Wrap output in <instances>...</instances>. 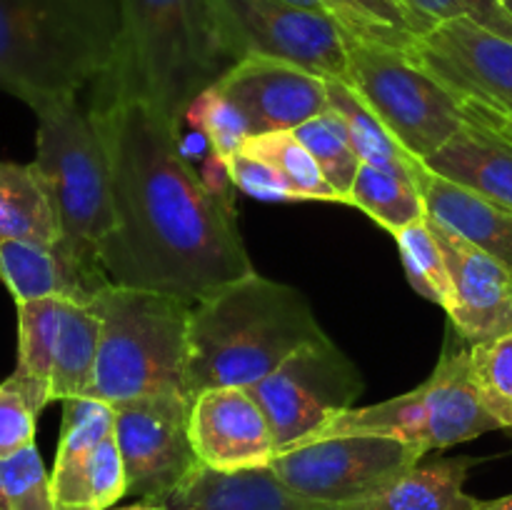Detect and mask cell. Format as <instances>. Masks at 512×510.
Here are the masks:
<instances>
[{
  "mask_svg": "<svg viewBox=\"0 0 512 510\" xmlns=\"http://www.w3.org/2000/svg\"><path fill=\"white\" fill-rule=\"evenodd\" d=\"M328 340L308 298L258 270L190 308L185 390L250 388L300 348Z\"/></svg>",
  "mask_w": 512,
  "mask_h": 510,
  "instance_id": "3",
  "label": "cell"
},
{
  "mask_svg": "<svg viewBox=\"0 0 512 510\" xmlns=\"http://www.w3.org/2000/svg\"><path fill=\"white\" fill-rule=\"evenodd\" d=\"M110 163L115 230L100 248L113 285L195 305L253 273L233 200L183 150V128L140 100L90 105Z\"/></svg>",
  "mask_w": 512,
  "mask_h": 510,
  "instance_id": "1",
  "label": "cell"
},
{
  "mask_svg": "<svg viewBox=\"0 0 512 510\" xmlns=\"http://www.w3.org/2000/svg\"><path fill=\"white\" fill-rule=\"evenodd\" d=\"M453 93L512 115V40L473 20H445L408 50Z\"/></svg>",
  "mask_w": 512,
  "mask_h": 510,
  "instance_id": "13",
  "label": "cell"
},
{
  "mask_svg": "<svg viewBox=\"0 0 512 510\" xmlns=\"http://www.w3.org/2000/svg\"><path fill=\"white\" fill-rule=\"evenodd\" d=\"M420 35L445 20H473L512 40V0H405Z\"/></svg>",
  "mask_w": 512,
  "mask_h": 510,
  "instance_id": "35",
  "label": "cell"
},
{
  "mask_svg": "<svg viewBox=\"0 0 512 510\" xmlns=\"http://www.w3.org/2000/svg\"><path fill=\"white\" fill-rule=\"evenodd\" d=\"M128 495V475H125L123 455H120L115 430L105 435L95 450L88 470V498L93 510H113Z\"/></svg>",
  "mask_w": 512,
  "mask_h": 510,
  "instance_id": "38",
  "label": "cell"
},
{
  "mask_svg": "<svg viewBox=\"0 0 512 510\" xmlns=\"http://www.w3.org/2000/svg\"><path fill=\"white\" fill-rule=\"evenodd\" d=\"M100 318L98 363L85 398L118 405L183 395L193 305L155 290L108 283L90 300ZM190 400V398H188Z\"/></svg>",
  "mask_w": 512,
  "mask_h": 510,
  "instance_id": "6",
  "label": "cell"
},
{
  "mask_svg": "<svg viewBox=\"0 0 512 510\" xmlns=\"http://www.w3.org/2000/svg\"><path fill=\"white\" fill-rule=\"evenodd\" d=\"M293 133L310 150L318 168L323 170L325 180L343 198V205H350V188H353L355 175L360 170V158L350 143L343 115L328 105L323 113L295 128Z\"/></svg>",
  "mask_w": 512,
  "mask_h": 510,
  "instance_id": "30",
  "label": "cell"
},
{
  "mask_svg": "<svg viewBox=\"0 0 512 510\" xmlns=\"http://www.w3.org/2000/svg\"><path fill=\"white\" fill-rule=\"evenodd\" d=\"M98 345L100 318L93 305L83 300L60 298L58 340H55L53 380H50L53 403L88 395L95 363H98Z\"/></svg>",
  "mask_w": 512,
  "mask_h": 510,
  "instance_id": "23",
  "label": "cell"
},
{
  "mask_svg": "<svg viewBox=\"0 0 512 510\" xmlns=\"http://www.w3.org/2000/svg\"><path fill=\"white\" fill-rule=\"evenodd\" d=\"M393 238L400 250V260H403L405 275H408V283L413 285V290H418L430 303L448 310L450 298H453V293H450L448 263H445L443 248H440L428 218L400 230Z\"/></svg>",
  "mask_w": 512,
  "mask_h": 510,
  "instance_id": "31",
  "label": "cell"
},
{
  "mask_svg": "<svg viewBox=\"0 0 512 510\" xmlns=\"http://www.w3.org/2000/svg\"><path fill=\"white\" fill-rule=\"evenodd\" d=\"M445 88H448V85H445ZM453 95L458 98L460 113H463V118L468 120V123L478 125V128L488 130V133L498 135V138H503L505 143L512 145V115L500 113V110L495 108H488V105L478 103V100L468 98V95H458V93Z\"/></svg>",
  "mask_w": 512,
  "mask_h": 510,
  "instance_id": "39",
  "label": "cell"
},
{
  "mask_svg": "<svg viewBox=\"0 0 512 510\" xmlns=\"http://www.w3.org/2000/svg\"><path fill=\"white\" fill-rule=\"evenodd\" d=\"M215 88L238 105L250 135L295 130L328 108V78L285 60H238Z\"/></svg>",
  "mask_w": 512,
  "mask_h": 510,
  "instance_id": "14",
  "label": "cell"
},
{
  "mask_svg": "<svg viewBox=\"0 0 512 510\" xmlns=\"http://www.w3.org/2000/svg\"><path fill=\"white\" fill-rule=\"evenodd\" d=\"M113 510H168L165 503H135L128 505V508H113Z\"/></svg>",
  "mask_w": 512,
  "mask_h": 510,
  "instance_id": "41",
  "label": "cell"
},
{
  "mask_svg": "<svg viewBox=\"0 0 512 510\" xmlns=\"http://www.w3.org/2000/svg\"><path fill=\"white\" fill-rule=\"evenodd\" d=\"M188 433L198 463L223 473L268 468L278 453L268 418L248 388H213L195 395Z\"/></svg>",
  "mask_w": 512,
  "mask_h": 510,
  "instance_id": "15",
  "label": "cell"
},
{
  "mask_svg": "<svg viewBox=\"0 0 512 510\" xmlns=\"http://www.w3.org/2000/svg\"><path fill=\"white\" fill-rule=\"evenodd\" d=\"M288 3H295V5H303V8L323 10V5H320V0H288Z\"/></svg>",
  "mask_w": 512,
  "mask_h": 510,
  "instance_id": "42",
  "label": "cell"
},
{
  "mask_svg": "<svg viewBox=\"0 0 512 510\" xmlns=\"http://www.w3.org/2000/svg\"><path fill=\"white\" fill-rule=\"evenodd\" d=\"M0 510H55L50 473L38 445L0 458Z\"/></svg>",
  "mask_w": 512,
  "mask_h": 510,
  "instance_id": "33",
  "label": "cell"
},
{
  "mask_svg": "<svg viewBox=\"0 0 512 510\" xmlns=\"http://www.w3.org/2000/svg\"><path fill=\"white\" fill-rule=\"evenodd\" d=\"M185 120H190L203 133L210 153L218 155L223 163H228L235 153H240L245 138L250 135L245 115L215 85H210L193 100Z\"/></svg>",
  "mask_w": 512,
  "mask_h": 510,
  "instance_id": "34",
  "label": "cell"
},
{
  "mask_svg": "<svg viewBox=\"0 0 512 510\" xmlns=\"http://www.w3.org/2000/svg\"><path fill=\"white\" fill-rule=\"evenodd\" d=\"M343 83L423 163L465 125L453 90L408 50L348 35V73Z\"/></svg>",
  "mask_w": 512,
  "mask_h": 510,
  "instance_id": "8",
  "label": "cell"
},
{
  "mask_svg": "<svg viewBox=\"0 0 512 510\" xmlns=\"http://www.w3.org/2000/svg\"><path fill=\"white\" fill-rule=\"evenodd\" d=\"M248 390L263 408L280 453L313 435L335 415L355 408L363 378L353 360L328 338L300 348Z\"/></svg>",
  "mask_w": 512,
  "mask_h": 510,
  "instance_id": "11",
  "label": "cell"
},
{
  "mask_svg": "<svg viewBox=\"0 0 512 510\" xmlns=\"http://www.w3.org/2000/svg\"><path fill=\"white\" fill-rule=\"evenodd\" d=\"M0 280L15 303L40 298H70L90 303L100 288L88 273L78 268L60 245L28 243V240L0 238Z\"/></svg>",
  "mask_w": 512,
  "mask_h": 510,
  "instance_id": "20",
  "label": "cell"
},
{
  "mask_svg": "<svg viewBox=\"0 0 512 510\" xmlns=\"http://www.w3.org/2000/svg\"><path fill=\"white\" fill-rule=\"evenodd\" d=\"M320 5L353 38L400 50H410L420 38V28L405 0H320Z\"/></svg>",
  "mask_w": 512,
  "mask_h": 510,
  "instance_id": "29",
  "label": "cell"
},
{
  "mask_svg": "<svg viewBox=\"0 0 512 510\" xmlns=\"http://www.w3.org/2000/svg\"><path fill=\"white\" fill-rule=\"evenodd\" d=\"M220 43L233 63L273 58L328 80L348 73V33L325 10L288 0H210Z\"/></svg>",
  "mask_w": 512,
  "mask_h": 510,
  "instance_id": "9",
  "label": "cell"
},
{
  "mask_svg": "<svg viewBox=\"0 0 512 510\" xmlns=\"http://www.w3.org/2000/svg\"><path fill=\"white\" fill-rule=\"evenodd\" d=\"M475 458H433L400 475L398 480L358 503L335 510H475L480 500L465 493Z\"/></svg>",
  "mask_w": 512,
  "mask_h": 510,
  "instance_id": "22",
  "label": "cell"
},
{
  "mask_svg": "<svg viewBox=\"0 0 512 510\" xmlns=\"http://www.w3.org/2000/svg\"><path fill=\"white\" fill-rule=\"evenodd\" d=\"M468 363L480 400L512 438V333L468 345Z\"/></svg>",
  "mask_w": 512,
  "mask_h": 510,
  "instance_id": "32",
  "label": "cell"
},
{
  "mask_svg": "<svg viewBox=\"0 0 512 510\" xmlns=\"http://www.w3.org/2000/svg\"><path fill=\"white\" fill-rule=\"evenodd\" d=\"M328 105L343 115L345 125H348L350 143H353L360 163L375 165V168L390 170V173L418 178V170L423 165V160H415L388 133V128L360 103L358 95L343 80H328Z\"/></svg>",
  "mask_w": 512,
  "mask_h": 510,
  "instance_id": "27",
  "label": "cell"
},
{
  "mask_svg": "<svg viewBox=\"0 0 512 510\" xmlns=\"http://www.w3.org/2000/svg\"><path fill=\"white\" fill-rule=\"evenodd\" d=\"M35 170L45 185L60 230V250L98 283H110L100 248L115 230L110 163L90 108L78 98L33 110Z\"/></svg>",
  "mask_w": 512,
  "mask_h": 510,
  "instance_id": "5",
  "label": "cell"
},
{
  "mask_svg": "<svg viewBox=\"0 0 512 510\" xmlns=\"http://www.w3.org/2000/svg\"><path fill=\"white\" fill-rule=\"evenodd\" d=\"M38 408L13 378L0 383V458L35 445Z\"/></svg>",
  "mask_w": 512,
  "mask_h": 510,
  "instance_id": "37",
  "label": "cell"
},
{
  "mask_svg": "<svg viewBox=\"0 0 512 510\" xmlns=\"http://www.w3.org/2000/svg\"><path fill=\"white\" fill-rule=\"evenodd\" d=\"M118 38L93 105L140 100L183 128L188 108L233 60L220 43L210 0H115Z\"/></svg>",
  "mask_w": 512,
  "mask_h": 510,
  "instance_id": "2",
  "label": "cell"
},
{
  "mask_svg": "<svg viewBox=\"0 0 512 510\" xmlns=\"http://www.w3.org/2000/svg\"><path fill=\"white\" fill-rule=\"evenodd\" d=\"M450 273V308L455 333L468 345L512 333V270L470 240L430 220Z\"/></svg>",
  "mask_w": 512,
  "mask_h": 510,
  "instance_id": "16",
  "label": "cell"
},
{
  "mask_svg": "<svg viewBox=\"0 0 512 510\" xmlns=\"http://www.w3.org/2000/svg\"><path fill=\"white\" fill-rule=\"evenodd\" d=\"M425 168L512 208V145L468 120L438 153L425 160Z\"/></svg>",
  "mask_w": 512,
  "mask_h": 510,
  "instance_id": "21",
  "label": "cell"
},
{
  "mask_svg": "<svg viewBox=\"0 0 512 510\" xmlns=\"http://www.w3.org/2000/svg\"><path fill=\"white\" fill-rule=\"evenodd\" d=\"M0 238L60 245L58 220L33 163L0 160Z\"/></svg>",
  "mask_w": 512,
  "mask_h": 510,
  "instance_id": "25",
  "label": "cell"
},
{
  "mask_svg": "<svg viewBox=\"0 0 512 510\" xmlns=\"http://www.w3.org/2000/svg\"><path fill=\"white\" fill-rule=\"evenodd\" d=\"M165 505L168 510H335L300 498L270 465L235 473L198 465Z\"/></svg>",
  "mask_w": 512,
  "mask_h": 510,
  "instance_id": "17",
  "label": "cell"
},
{
  "mask_svg": "<svg viewBox=\"0 0 512 510\" xmlns=\"http://www.w3.org/2000/svg\"><path fill=\"white\" fill-rule=\"evenodd\" d=\"M425 453L385 435H333L275 453L273 473L300 498L348 505L388 488Z\"/></svg>",
  "mask_w": 512,
  "mask_h": 510,
  "instance_id": "10",
  "label": "cell"
},
{
  "mask_svg": "<svg viewBox=\"0 0 512 510\" xmlns=\"http://www.w3.org/2000/svg\"><path fill=\"white\" fill-rule=\"evenodd\" d=\"M115 430V410L95 398L63 400V423L50 470L55 510H93L88 498V470L105 435Z\"/></svg>",
  "mask_w": 512,
  "mask_h": 510,
  "instance_id": "19",
  "label": "cell"
},
{
  "mask_svg": "<svg viewBox=\"0 0 512 510\" xmlns=\"http://www.w3.org/2000/svg\"><path fill=\"white\" fill-rule=\"evenodd\" d=\"M475 510H512V493L495 500H480Z\"/></svg>",
  "mask_w": 512,
  "mask_h": 510,
  "instance_id": "40",
  "label": "cell"
},
{
  "mask_svg": "<svg viewBox=\"0 0 512 510\" xmlns=\"http://www.w3.org/2000/svg\"><path fill=\"white\" fill-rule=\"evenodd\" d=\"M350 205L363 210L390 235L428 218L418 178L390 173L368 163H360L355 183L350 188Z\"/></svg>",
  "mask_w": 512,
  "mask_h": 510,
  "instance_id": "26",
  "label": "cell"
},
{
  "mask_svg": "<svg viewBox=\"0 0 512 510\" xmlns=\"http://www.w3.org/2000/svg\"><path fill=\"white\" fill-rule=\"evenodd\" d=\"M18 310V363L8 375L23 388L30 403L43 413L50 398V380H53L55 340H58L60 298H40L15 303Z\"/></svg>",
  "mask_w": 512,
  "mask_h": 510,
  "instance_id": "24",
  "label": "cell"
},
{
  "mask_svg": "<svg viewBox=\"0 0 512 510\" xmlns=\"http://www.w3.org/2000/svg\"><path fill=\"white\" fill-rule=\"evenodd\" d=\"M115 0H0V90L30 110L78 98L110 68Z\"/></svg>",
  "mask_w": 512,
  "mask_h": 510,
  "instance_id": "4",
  "label": "cell"
},
{
  "mask_svg": "<svg viewBox=\"0 0 512 510\" xmlns=\"http://www.w3.org/2000/svg\"><path fill=\"white\" fill-rule=\"evenodd\" d=\"M113 410L128 495L138 503H165L200 465L188 433L190 400L150 395L125 400Z\"/></svg>",
  "mask_w": 512,
  "mask_h": 510,
  "instance_id": "12",
  "label": "cell"
},
{
  "mask_svg": "<svg viewBox=\"0 0 512 510\" xmlns=\"http://www.w3.org/2000/svg\"><path fill=\"white\" fill-rule=\"evenodd\" d=\"M225 168H228L233 188L248 198L265 200V203H300V195L265 160L253 158V155L240 150L225 163Z\"/></svg>",
  "mask_w": 512,
  "mask_h": 510,
  "instance_id": "36",
  "label": "cell"
},
{
  "mask_svg": "<svg viewBox=\"0 0 512 510\" xmlns=\"http://www.w3.org/2000/svg\"><path fill=\"white\" fill-rule=\"evenodd\" d=\"M500 430L480 400L470 378L468 343L463 348L445 350L440 363L425 383L383 403L350 408L300 440L298 445L333 435H385L415 445L425 455L433 450L453 448L480 435ZM293 445V448H298Z\"/></svg>",
  "mask_w": 512,
  "mask_h": 510,
  "instance_id": "7",
  "label": "cell"
},
{
  "mask_svg": "<svg viewBox=\"0 0 512 510\" xmlns=\"http://www.w3.org/2000/svg\"><path fill=\"white\" fill-rule=\"evenodd\" d=\"M243 153L265 160L273 165L285 183L300 195V200H318V203H343L333 185L325 180L310 150L298 140L293 130H275V133L248 135L243 143Z\"/></svg>",
  "mask_w": 512,
  "mask_h": 510,
  "instance_id": "28",
  "label": "cell"
},
{
  "mask_svg": "<svg viewBox=\"0 0 512 510\" xmlns=\"http://www.w3.org/2000/svg\"><path fill=\"white\" fill-rule=\"evenodd\" d=\"M418 188L430 220L470 240L512 270V208L450 183L425 168V163L418 170Z\"/></svg>",
  "mask_w": 512,
  "mask_h": 510,
  "instance_id": "18",
  "label": "cell"
}]
</instances>
